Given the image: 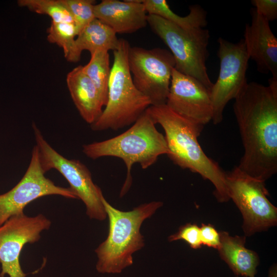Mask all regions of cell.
I'll return each instance as SVG.
<instances>
[{
	"label": "cell",
	"instance_id": "obj_23",
	"mask_svg": "<svg viewBox=\"0 0 277 277\" xmlns=\"http://www.w3.org/2000/svg\"><path fill=\"white\" fill-rule=\"evenodd\" d=\"M69 11L80 32L95 17L94 1L92 0H63Z\"/></svg>",
	"mask_w": 277,
	"mask_h": 277
},
{
	"label": "cell",
	"instance_id": "obj_22",
	"mask_svg": "<svg viewBox=\"0 0 277 277\" xmlns=\"http://www.w3.org/2000/svg\"><path fill=\"white\" fill-rule=\"evenodd\" d=\"M47 32L48 41L62 48L64 56L68 60L73 50L75 37L79 34L75 23L52 22Z\"/></svg>",
	"mask_w": 277,
	"mask_h": 277
},
{
	"label": "cell",
	"instance_id": "obj_21",
	"mask_svg": "<svg viewBox=\"0 0 277 277\" xmlns=\"http://www.w3.org/2000/svg\"><path fill=\"white\" fill-rule=\"evenodd\" d=\"M17 4L35 13L49 15L52 22L74 23L63 0H19Z\"/></svg>",
	"mask_w": 277,
	"mask_h": 277
},
{
	"label": "cell",
	"instance_id": "obj_8",
	"mask_svg": "<svg viewBox=\"0 0 277 277\" xmlns=\"http://www.w3.org/2000/svg\"><path fill=\"white\" fill-rule=\"evenodd\" d=\"M32 127L44 172L51 169L57 170L85 205L88 217L100 221L105 220L107 216L102 202L104 195L101 188L93 183L88 168L79 160H69L58 153L45 140L34 123Z\"/></svg>",
	"mask_w": 277,
	"mask_h": 277
},
{
	"label": "cell",
	"instance_id": "obj_9",
	"mask_svg": "<svg viewBox=\"0 0 277 277\" xmlns=\"http://www.w3.org/2000/svg\"><path fill=\"white\" fill-rule=\"evenodd\" d=\"M128 63L135 86L150 99L151 105L166 104L175 66L170 51L130 46Z\"/></svg>",
	"mask_w": 277,
	"mask_h": 277
},
{
	"label": "cell",
	"instance_id": "obj_27",
	"mask_svg": "<svg viewBox=\"0 0 277 277\" xmlns=\"http://www.w3.org/2000/svg\"><path fill=\"white\" fill-rule=\"evenodd\" d=\"M268 277H277V266L276 263H274L270 267Z\"/></svg>",
	"mask_w": 277,
	"mask_h": 277
},
{
	"label": "cell",
	"instance_id": "obj_24",
	"mask_svg": "<svg viewBox=\"0 0 277 277\" xmlns=\"http://www.w3.org/2000/svg\"><path fill=\"white\" fill-rule=\"evenodd\" d=\"M183 240L192 249L200 248L202 245L200 239V227L195 224L187 223L181 226L178 231L170 235L168 240L173 242Z\"/></svg>",
	"mask_w": 277,
	"mask_h": 277
},
{
	"label": "cell",
	"instance_id": "obj_6",
	"mask_svg": "<svg viewBox=\"0 0 277 277\" xmlns=\"http://www.w3.org/2000/svg\"><path fill=\"white\" fill-rule=\"evenodd\" d=\"M147 23L170 49L175 62L174 68L196 79L211 91L213 84L206 67L209 56V30L204 28L183 29L152 14H148Z\"/></svg>",
	"mask_w": 277,
	"mask_h": 277
},
{
	"label": "cell",
	"instance_id": "obj_20",
	"mask_svg": "<svg viewBox=\"0 0 277 277\" xmlns=\"http://www.w3.org/2000/svg\"><path fill=\"white\" fill-rule=\"evenodd\" d=\"M83 70L93 83L105 106L108 100L111 71L108 51H98L91 54L89 62L83 66Z\"/></svg>",
	"mask_w": 277,
	"mask_h": 277
},
{
	"label": "cell",
	"instance_id": "obj_7",
	"mask_svg": "<svg viewBox=\"0 0 277 277\" xmlns=\"http://www.w3.org/2000/svg\"><path fill=\"white\" fill-rule=\"evenodd\" d=\"M229 199L240 211L245 236L266 231L277 224V208L268 200L265 182L256 179L238 166L225 173Z\"/></svg>",
	"mask_w": 277,
	"mask_h": 277
},
{
	"label": "cell",
	"instance_id": "obj_15",
	"mask_svg": "<svg viewBox=\"0 0 277 277\" xmlns=\"http://www.w3.org/2000/svg\"><path fill=\"white\" fill-rule=\"evenodd\" d=\"M143 0H103L94 5L97 18L116 33H131L148 24L147 12Z\"/></svg>",
	"mask_w": 277,
	"mask_h": 277
},
{
	"label": "cell",
	"instance_id": "obj_13",
	"mask_svg": "<svg viewBox=\"0 0 277 277\" xmlns=\"http://www.w3.org/2000/svg\"><path fill=\"white\" fill-rule=\"evenodd\" d=\"M166 105L177 114L203 126L212 119L210 90L196 79L175 68Z\"/></svg>",
	"mask_w": 277,
	"mask_h": 277
},
{
	"label": "cell",
	"instance_id": "obj_11",
	"mask_svg": "<svg viewBox=\"0 0 277 277\" xmlns=\"http://www.w3.org/2000/svg\"><path fill=\"white\" fill-rule=\"evenodd\" d=\"M37 146H34L30 162L20 181L9 191L0 194V226L13 216L24 213L25 207L43 196L58 195L78 199L69 188L56 186L45 176Z\"/></svg>",
	"mask_w": 277,
	"mask_h": 277
},
{
	"label": "cell",
	"instance_id": "obj_4",
	"mask_svg": "<svg viewBox=\"0 0 277 277\" xmlns=\"http://www.w3.org/2000/svg\"><path fill=\"white\" fill-rule=\"evenodd\" d=\"M82 150L93 160L114 156L124 161L127 175L120 192L121 197L131 187V171L134 164H140L143 169H147L154 164L160 155L169 153L165 136L157 130L147 109L124 132L105 141L85 144Z\"/></svg>",
	"mask_w": 277,
	"mask_h": 277
},
{
	"label": "cell",
	"instance_id": "obj_12",
	"mask_svg": "<svg viewBox=\"0 0 277 277\" xmlns=\"http://www.w3.org/2000/svg\"><path fill=\"white\" fill-rule=\"evenodd\" d=\"M51 221L42 214L28 216L25 213L12 216L0 226V277H26L19 257L24 246L41 238V232L48 230Z\"/></svg>",
	"mask_w": 277,
	"mask_h": 277
},
{
	"label": "cell",
	"instance_id": "obj_16",
	"mask_svg": "<svg viewBox=\"0 0 277 277\" xmlns=\"http://www.w3.org/2000/svg\"><path fill=\"white\" fill-rule=\"evenodd\" d=\"M66 82L81 116L92 125L101 115L104 106L93 83L84 72L83 66H78L70 71Z\"/></svg>",
	"mask_w": 277,
	"mask_h": 277
},
{
	"label": "cell",
	"instance_id": "obj_18",
	"mask_svg": "<svg viewBox=\"0 0 277 277\" xmlns=\"http://www.w3.org/2000/svg\"><path fill=\"white\" fill-rule=\"evenodd\" d=\"M116 34L108 26L95 18L77 36L73 50L67 61L78 62L84 50L89 51L90 54L98 51L116 50L120 44V39Z\"/></svg>",
	"mask_w": 277,
	"mask_h": 277
},
{
	"label": "cell",
	"instance_id": "obj_3",
	"mask_svg": "<svg viewBox=\"0 0 277 277\" xmlns=\"http://www.w3.org/2000/svg\"><path fill=\"white\" fill-rule=\"evenodd\" d=\"M102 202L109 220V231L107 239L95 250L96 269L101 273H120L133 264L132 254L144 246L140 232L142 223L163 204L152 201L123 211L112 206L104 196Z\"/></svg>",
	"mask_w": 277,
	"mask_h": 277
},
{
	"label": "cell",
	"instance_id": "obj_14",
	"mask_svg": "<svg viewBox=\"0 0 277 277\" xmlns=\"http://www.w3.org/2000/svg\"><path fill=\"white\" fill-rule=\"evenodd\" d=\"M251 14V23L246 24L243 39L248 55L255 62L260 72L271 73L277 79V38L269 22L254 8Z\"/></svg>",
	"mask_w": 277,
	"mask_h": 277
},
{
	"label": "cell",
	"instance_id": "obj_19",
	"mask_svg": "<svg viewBox=\"0 0 277 277\" xmlns=\"http://www.w3.org/2000/svg\"><path fill=\"white\" fill-rule=\"evenodd\" d=\"M148 14L161 17L186 29L204 28L207 24L206 11L198 5L189 7L190 12L181 16L171 10L165 0H143Z\"/></svg>",
	"mask_w": 277,
	"mask_h": 277
},
{
	"label": "cell",
	"instance_id": "obj_10",
	"mask_svg": "<svg viewBox=\"0 0 277 277\" xmlns=\"http://www.w3.org/2000/svg\"><path fill=\"white\" fill-rule=\"evenodd\" d=\"M217 41L220 71L210 91L213 108L212 121L215 125L222 122L227 104L236 97L247 83L246 72L250 59L243 39L236 43L222 37H219Z\"/></svg>",
	"mask_w": 277,
	"mask_h": 277
},
{
	"label": "cell",
	"instance_id": "obj_1",
	"mask_svg": "<svg viewBox=\"0 0 277 277\" xmlns=\"http://www.w3.org/2000/svg\"><path fill=\"white\" fill-rule=\"evenodd\" d=\"M234 100L244 149L238 167L265 182L277 172V79L247 82Z\"/></svg>",
	"mask_w": 277,
	"mask_h": 277
},
{
	"label": "cell",
	"instance_id": "obj_25",
	"mask_svg": "<svg viewBox=\"0 0 277 277\" xmlns=\"http://www.w3.org/2000/svg\"><path fill=\"white\" fill-rule=\"evenodd\" d=\"M256 11L269 22L277 18L276 0H252Z\"/></svg>",
	"mask_w": 277,
	"mask_h": 277
},
{
	"label": "cell",
	"instance_id": "obj_17",
	"mask_svg": "<svg viewBox=\"0 0 277 277\" xmlns=\"http://www.w3.org/2000/svg\"><path fill=\"white\" fill-rule=\"evenodd\" d=\"M220 245L217 249L221 259L238 276L255 277L260 264L258 254L245 246L246 237L232 236L220 231Z\"/></svg>",
	"mask_w": 277,
	"mask_h": 277
},
{
	"label": "cell",
	"instance_id": "obj_5",
	"mask_svg": "<svg viewBox=\"0 0 277 277\" xmlns=\"http://www.w3.org/2000/svg\"><path fill=\"white\" fill-rule=\"evenodd\" d=\"M129 47L128 42L121 38L118 47L113 51L108 100L99 118L91 125L94 131L116 130L129 126L151 106L150 99L133 83L128 63Z\"/></svg>",
	"mask_w": 277,
	"mask_h": 277
},
{
	"label": "cell",
	"instance_id": "obj_2",
	"mask_svg": "<svg viewBox=\"0 0 277 277\" xmlns=\"http://www.w3.org/2000/svg\"><path fill=\"white\" fill-rule=\"evenodd\" d=\"M147 110L155 124H160L165 131L170 159L179 167L209 181L219 202L228 201L226 172L204 153L197 140L204 126L177 114L166 104L151 105Z\"/></svg>",
	"mask_w": 277,
	"mask_h": 277
},
{
	"label": "cell",
	"instance_id": "obj_28",
	"mask_svg": "<svg viewBox=\"0 0 277 277\" xmlns=\"http://www.w3.org/2000/svg\"><path fill=\"white\" fill-rule=\"evenodd\" d=\"M235 277H240V276H236Z\"/></svg>",
	"mask_w": 277,
	"mask_h": 277
},
{
	"label": "cell",
	"instance_id": "obj_26",
	"mask_svg": "<svg viewBox=\"0 0 277 277\" xmlns=\"http://www.w3.org/2000/svg\"><path fill=\"white\" fill-rule=\"evenodd\" d=\"M200 233L202 245L218 249L220 245V233L213 225L202 224L200 227Z\"/></svg>",
	"mask_w": 277,
	"mask_h": 277
}]
</instances>
